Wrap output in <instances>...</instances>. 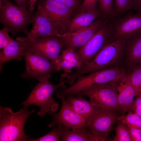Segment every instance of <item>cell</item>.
<instances>
[{
    "instance_id": "obj_9",
    "label": "cell",
    "mask_w": 141,
    "mask_h": 141,
    "mask_svg": "<svg viewBox=\"0 0 141 141\" xmlns=\"http://www.w3.org/2000/svg\"><path fill=\"white\" fill-rule=\"evenodd\" d=\"M25 70L22 75L24 79L35 78L41 81L49 79L52 72H58L55 65L40 55L24 49Z\"/></svg>"
},
{
    "instance_id": "obj_4",
    "label": "cell",
    "mask_w": 141,
    "mask_h": 141,
    "mask_svg": "<svg viewBox=\"0 0 141 141\" xmlns=\"http://www.w3.org/2000/svg\"><path fill=\"white\" fill-rule=\"evenodd\" d=\"M64 84L61 82L58 84L54 85L49 79L40 81L22 104L26 108L32 104L38 106L40 110L37 114L40 116L43 117L47 114L52 115L58 109L59 104L52 97V95Z\"/></svg>"
},
{
    "instance_id": "obj_25",
    "label": "cell",
    "mask_w": 141,
    "mask_h": 141,
    "mask_svg": "<svg viewBox=\"0 0 141 141\" xmlns=\"http://www.w3.org/2000/svg\"><path fill=\"white\" fill-rule=\"evenodd\" d=\"M114 0H99L98 9L104 17L109 19L115 15L113 6Z\"/></svg>"
},
{
    "instance_id": "obj_8",
    "label": "cell",
    "mask_w": 141,
    "mask_h": 141,
    "mask_svg": "<svg viewBox=\"0 0 141 141\" xmlns=\"http://www.w3.org/2000/svg\"><path fill=\"white\" fill-rule=\"evenodd\" d=\"M40 7L60 34L66 32L70 21L76 12L73 9L53 0H38Z\"/></svg>"
},
{
    "instance_id": "obj_26",
    "label": "cell",
    "mask_w": 141,
    "mask_h": 141,
    "mask_svg": "<svg viewBox=\"0 0 141 141\" xmlns=\"http://www.w3.org/2000/svg\"><path fill=\"white\" fill-rule=\"evenodd\" d=\"M62 133V125L59 124L50 132L37 139H30V141H61Z\"/></svg>"
},
{
    "instance_id": "obj_15",
    "label": "cell",
    "mask_w": 141,
    "mask_h": 141,
    "mask_svg": "<svg viewBox=\"0 0 141 141\" xmlns=\"http://www.w3.org/2000/svg\"><path fill=\"white\" fill-rule=\"evenodd\" d=\"M118 117L116 110L99 108L96 116L86 128L93 133L107 138Z\"/></svg>"
},
{
    "instance_id": "obj_19",
    "label": "cell",
    "mask_w": 141,
    "mask_h": 141,
    "mask_svg": "<svg viewBox=\"0 0 141 141\" xmlns=\"http://www.w3.org/2000/svg\"><path fill=\"white\" fill-rule=\"evenodd\" d=\"M75 14L70 20L66 33H71L86 28L98 19L103 16L97 9L81 11Z\"/></svg>"
},
{
    "instance_id": "obj_14",
    "label": "cell",
    "mask_w": 141,
    "mask_h": 141,
    "mask_svg": "<svg viewBox=\"0 0 141 141\" xmlns=\"http://www.w3.org/2000/svg\"><path fill=\"white\" fill-rule=\"evenodd\" d=\"M31 30L24 37L26 40L33 39L39 37H59L60 35L54 26L51 21L42 9L37 6Z\"/></svg>"
},
{
    "instance_id": "obj_3",
    "label": "cell",
    "mask_w": 141,
    "mask_h": 141,
    "mask_svg": "<svg viewBox=\"0 0 141 141\" xmlns=\"http://www.w3.org/2000/svg\"><path fill=\"white\" fill-rule=\"evenodd\" d=\"M126 75L123 68H113L103 69L86 75H81L70 86L67 87L64 85L60 87L57 91V95L60 98L69 95H77L93 85L118 81Z\"/></svg>"
},
{
    "instance_id": "obj_29",
    "label": "cell",
    "mask_w": 141,
    "mask_h": 141,
    "mask_svg": "<svg viewBox=\"0 0 141 141\" xmlns=\"http://www.w3.org/2000/svg\"><path fill=\"white\" fill-rule=\"evenodd\" d=\"M73 9L78 13L81 11L83 0H53Z\"/></svg>"
},
{
    "instance_id": "obj_23",
    "label": "cell",
    "mask_w": 141,
    "mask_h": 141,
    "mask_svg": "<svg viewBox=\"0 0 141 141\" xmlns=\"http://www.w3.org/2000/svg\"><path fill=\"white\" fill-rule=\"evenodd\" d=\"M117 120L127 126L141 130V117L131 111L118 116Z\"/></svg>"
},
{
    "instance_id": "obj_34",
    "label": "cell",
    "mask_w": 141,
    "mask_h": 141,
    "mask_svg": "<svg viewBox=\"0 0 141 141\" xmlns=\"http://www.w3.org/2000/svg\"><path fill=\"white\" fill-rule=\"evenodd\" d=\"M133 8L137 12H141V0H132Z\"/></svg>"
},
{
    "instance_id": "obj_28",
    "label": "cell",
    "mask_w": 141,
    "mask_h": 141,
    "mask_svg": "<svg viewBox=\"0 0 141 141\" xmlns=\"http://www.w3.org/2000/svg\"><path fill=\"white\" fill-rule=\"evenodd\" d=\"M115 15H121L133 8L132 0H115Z\"/></svg>"
},
{
    "instance_id": "obj_18",
    "label": "cell",
    "mask_w": 141,
    "mask_h": 141,
    "mask_svg": "<svg viewBox=\"0 0 141 141\" xmlns=\"http://www.w3.org/2000/svg\"><path fill=\"white\" fill-rule=\"evenodd\" d=\"M62 141H107L108 138L92 132L86 127L71 129L62 125Z\"/></svg>"
},
{
    "instance_id": "obj_16",
    "label": "cell",
    "mask_w": 141,
    "mask_h": 141,
    "mask_svg": "<svg viewBox=\"0 0 141 141\" xmlns=\"http://www.w3.org/2000/svg\"><path fill=\"white\" fill-rule=\"evenodd\" d=\"M73 95H69L64 97L74 110L84 120L87 126L96 116L99 108L86 100L82 95H78L76 97Z\"/></svg>"
},
{
    "instance_id": "obj_36",
    "label": "cell",
    "mask_w": 141,
    "mask_h": 141,
    "mask_svg": "<svg viewBox=\"0 0 141 141\" xmlns=\"http://www.w3.org/2000/svg\"><path fill=\"white\" fill-rule=\"evenodd\" d=\"M38 0H29L28 9L31 13H33L34 9L35 4Z\"/></svg>"
},
{
    "instance_id": "obj_22",
    "label": "cell",
    "mask_w": 141,
    "mask_h": 141,
    "mask_svg": "<svg viewBox=\"0 0 141 141\" xmlns=\"http://www.w3.org/2000/svg\"><path fill=\"white\" fill-rule=\"evenodd\" d=\"M128 38L127 48L128 61L132 65L141 63V32Z\"/></svg>"
},
{
    "instance_id": "obj_6",
    "label": "cell",
    "mask_w": 141,
    "mask_h": 141,
    "mask_svg": "<svg viewBox=\"0 0 141 141\" xmlns=\"http://www.w3.org/2000/svg\"><path fill=\"white\" fill-rule=\"evenodd\" d=\"M118 81L93 85L77 95L87 96L89 98V101L98 108H108L119 111L116 88Z\"/></svg>"
},
{
    "instance_id": "obj_12",
    "label": "cell",
    "mask_w": 141,
    "mask_h": 141,
    "mask_svg": "<svg viewBox=\"0 0 141 141\" xmlns=\"http://www.w3.org/2000/svg\"><path fill=\"white\" fill-rule=\"evenodd\" d=\"M111 23L115 39L128 38L141 32V12L128 14Z\"/></svg>"
},
{
    "instance_id": "obj_32",
    "label": "cell",
    "mask_w": 141,
    "mask_h": 141,
    "mask_svg": "<svg viewBox=\"0 0 141 141\" xmlns=\"http://www.w3.org/2000/svg\"><path fill=\"white\" fill-rule=\"evenodd\" d=\"M127 126L130 132L132 141H141V130Z\"/></svg>"
},
{
    "instance_id": "obj_27",
    "label": "cell",
    "mask_w": 141,
    "mask_h": 141,
    "mask_svg": "<svg viewBox=\"0 0 141 141\" xmlns=\"http://www.w3.org/2000/svg\"><path fill=\"white\" fill-rule=\"evenodd\" d=\"M116 135L113 141H132L130 132L126 125L120 122L115 129Z\"/></svg>"
},
{
    "instance_id": "obj_11",
    "label": "cell",
    "mask_w": 141,
    "mask_h": 141,
    "mask_svg": "<svg viewBox=\"0 0 141 141\" xmlns=\"http://www.w3.org/2000/svg\"><path fill=\"white\" fill-rule=\"evenodd\" d=\"M109 20L102 16L86 28L73 32L61 34L60 37L64 44L65 49L76 51L85 45Z\"/></svg>"
},
{
    "instance_id": "obj_13",
    "label": "cell",
    "mask_w": 141,
    "mask_h": 141,
    "mask_svg": "<svg viewBox=\"0 0 141 141\" xmlns=\"http://www.w3.org/2000/svg\"><path fill=\"white\" fill-rule=\"evenodd\" d=\"M60 99L61 106L60 111L53 115L51 122L48 125L50 127L62 125L71 129L86 127L87 124L84 120L72 109L64 97Z\"/></svg>"
},
{
    "instance_id": "obj_5",
    "label": "cell",
    "mask_w": 141,
    "mask_h": 141,
    "mask_svg": "<svg viewBox=\"0 0 141 141\" xmlns=\"http://www.w3.org/2000/svg\"><path fill=\"white\" fill-rule=\"evenodd\" d=\"M0 10V20L3 27L8 28L14 36L20 33L26 35L27 26L33 23L35 13L15 4L9 0H3Z\"/></svg>"
},
{
    "instance_id": "obj_21",
    "label": "cell",
    "mask_w": 141,
    "mask_h": 141,
    "mask_svg": "<svg viewBox=\"0 0 141 141\" xmlns=\"http://www.w3.org/2000/svg\"><path fill=\"white\" fill-rule=\"evenodd\" d=\"M24 49L18 42L13 39L3 48L0 53V70L2 71V65L5 63L13 59L21 60L23 56Z\"/></svg>"
},
{
    "instance_id": "obj_35",
    "label": "cell",
    "mask_w": 141,
    "mask_h": 141,
    "mask_svg": "<svg viewBox=\"0 0 141 141\" xmlns=\"http://www.w3.org/2000/svg\"><path fill=\"white\" fill-rule=\"evenodd\" d=\"M16 4L21 7L27 9L28 7L29 0H14Z\"/></svg>"
},
{
    "instance_id": "obj_31",
    "label": "cell",
    "mask_w": 141,
    "mask_h": 141,
    "mask_svg": "<svg viewBox=\"0 0 141 141\" xmlns=\"http://www.w3.org/2000/svg\"><path fill=\"white\" fill-rule=\"evenodd\" d=\"M99 0H84L81 11L95 10L97 9V5Z\"/></svg>"
},
{
    "instance_id": "obj_20",
    "label": "cell",
    "mask_w": 141,
    "mask_h": 141,
    "mask_svg": "<svg viewBox=\"0 0 141 141\" xmlns=\"http://www.w3.org/2000/svg\"><path fill=\"white\" fill-rule=\"evenodd\" d=\"M55 65L58 71L62 69L65 73L70 72L73 68L77 69L83 66L77 51L68 48L61 51Z\"/></svg>"
},
{
    "instance_id": "obj_1",
    "label": "cell",
    "mask_w": 141,
    "mask_h": 141,
    "mask_svg": "<svg viewBox=\"0 0 141 141\" xmlns=\"http://www.w3.org/2000/svg\"><path fill=\"white\" fill-rule=\"evenodd\" d=\"M125 45V39H115L106 45L89 62L71 73H64L63 81L72 85L79 76L107 68L120 58Z\"/></svg>"
},
{
    "instance_id": "obj_10",
    "label": "cell",
    "mask_w": 141,
    "mask_h": 141,
    "mask_svg": "<svg viewBox=\"0 0 141 141\" xmlns=\"http://www.w3.org/2000/svg\"><path fill=\"white\" fill-rule=\"evenodd\" d=\"M112 38H114L111 24L108 21L85 45L76 50L82 62L83 66L111 41L110 40Z\"/></svg>"
},
{
    "instance_id": "obj_17",
    "label": "cell",
    "mask_w": 141,
    "mask_h": 141,
    "mask_svg": "<svg viewBox=\"0 0 141 141\" xmlns=\"http://www.w3.org/2000/svg\"><path fill=\"white\" fill-rule=\"evenodd\" d=\"M119 111L123 114L131 111L136 91L130 83L127 75L117 82Z\"/></svg>"
},
{
    "instance_id": "obj_33",
    "label": "cell",
    "mask_w": 141,
    "mask_h": 141,
    "mask_svg": "<svg viewBox=\"0 0 141 141\" xmlns=\"http://www.w3.org/2000/svg\"><path fill=\"white\" fill-rule=\"evenodd\" d=\"M137 96L134 100L131 107V111L141 117V96Z\"/></svg>"
},
{
    "instance_id": "obj_7",
    "label": "cell",
    "mask_w": 141,
    "mask_h": 141,
    "mask_svg": "<svg viewBox=\"0 0 141 141\" xmlns=\"http://www.w3.org/2000/svg\"><path fill=\"white\" fill-rule=\"evenodd\" d=\"M16 40L24 49L44 57L55 65L65 45L60 37H39L30 40L19 37Z\"/></svg>"
},
{
    "instance_id": "obj_30",
    "label": "cell",
    "mask_w": 141,
    "mask_h": 141,
    "mask_svg": "<svg viewBox=\"0 0 141 141\" xmlns=\"http://www.w3.org/2000/svg\"><path fill=\"white\" fill-rule=\"evenodd\" d=\"M9 30L7 28L3 27L0 31V49L4 48L13 39L10 37L8 33Z\"/></svg>"
},
{
    "instance_id": "obj_24",
    "label": "cell",
    "mask_w": 141,
    "mask_h": 141,
    "mask_svg": "<svg viewBox=\"0 0 141 141\" xmlns=\"http://www.w3.org/2000/svg\"><path fill=\"white\" fill-rule=\"evenodd\" d=\"M128 76L137 96H141V65L135 67L132 73Z\"/></svg>"
},
{
    "instance_id": "obj_2",
    "label": "cell",
    "mask_w": 141,
    "mask_h": 141,
    "mask_svg": "<svg viewBox=\"0 0 141 141\" xmlns=\"http://www.w3.org/2000/svg\"><path fill=\"white\" fill-rule=\"evenodd\" d=\"M36 111L23 107L16 113L10 108L0 107V141H29L24 133L25 124L28 118Z\"/></svg>"
}]
</instances>
